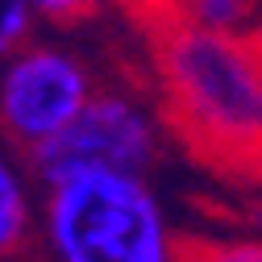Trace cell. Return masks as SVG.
<instances>
[{
	"label": "cell",
	"mask_w": 262,
	"mask_h": 262,
	"mask_svg": "<svg viewBox=\"0 0 262 262\" xmlns=\"http://www.w3.org/2000/svg\"><path fill=\"white\" fill-rule=\"evenodd\" d=\"M158 108L204 158H262V38L216 34L183 9L150 29Z\"/></svg>",
	"instance_id": "1"
},
{
	"label": "cell",
	"mask_w": 262,
	"mask_h": 262,
	"mask_svg": "<svg viewBox=\"0 0 262 262\" xmlns=\"http://www.w3.org/2000/svg\"><path fill=\"white\" fill-rule=\"evenodd\" d=\"M38 246L46 262H179L183 229L150 175L79 171L42 183Z\"/></svg>",
	"instance_id": "2"
},
{
	"label": "cell",
	"mask_w": 262,
	"mask_h": 262,
	"mask_svg": "<svg viewBox=\"0 0 262 262\" xmlns=\"http://www.w3.org/2000/svg\"><path fill=\"white\" fill-rule=\"evenodd\" d=\"M100 88V75L79 46L38 34L0 67V138L34 158L79 121Z\"/></svg>",
	"instance_id": "3"
},
{
	"label": "cell",
	"mask_w": 262,
	"mask_h": 262,
	"mask_svg": "<svg viewBox=\"0 0 262 262\" xmlns=\"http://www.w3.org/2000/svg\"><path fill=\"white\" fill-rule=\"evenodd\" d=\"M171 125L158 100L142 96L138 88L104 83L92 96L79 121L29 158L38 183H54L79 171H125V175H154L162 162Z\"/></svg>",
	"instance_id": "4"
},
{
	"label": "cell",
	"mask_w": 262,
	"mask_h": 262,
	"mask_svg": "<svg viewBox=\"0 0 262 262\" xmlns=\"http://www.w3.org/2000/svg\"><path fill=\"white\" fill-rule=\"evenodd\" d=\"M38 208L42 183L21 150L0 138V262H21L38 242Z\"/></svg>",
	"instance_id": "5"
},
{
	"label": "cell",
	"mask_w": 262,
	"mask_h": 262,
	"mask_svg": "<svg viewBox=\"0 0 262 262\" xmlns=\"http://www.w3.org/2000/svg\"><path fill=\"white\" fill-rule=\"evenodd\" d=\"M179 262H262L258 233H183Z\"/></svg>",
	"instance_id": "6"
},
{
	"label": "cell",
	"mask_w": 262,
	"mask_h": 262,
	"mask_svg": "<svg viewBox=\"0 0 262 262\" xmlns=\"http://www.w3.org/2000/svg\"><path fill=\"white\" fill-rule=\"evenodd\" d=\"M183 13L216 34H254V17L262 9L246 0H195V5H183Z\"/></svg>",
	"instance_id": "7"
},
{
	"label": "cell",
	"mask_w": 262,
	"mask_h": 262,
	"mask_svg": "<svg viewBox=\"0 0 262 262\" xmlns=\"http://www.w3.org/2000/svg\"><path fill=\"white\" fill-rule=\"evenodd\" d=\"M42 34L34 0H0V67Z\"/></svg>",
	"instance_id": "8"
}]
</instances>
